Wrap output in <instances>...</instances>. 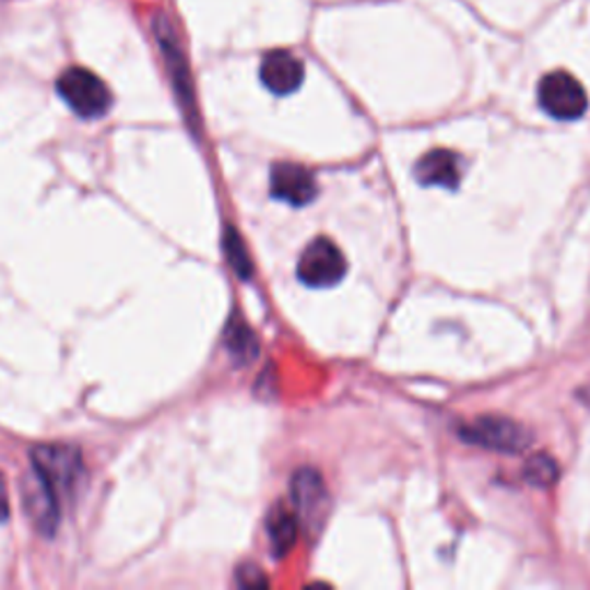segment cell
<instances>
[{
	"label": "cell",
	"instance_id": "obj_12",
	"mask_svg": "<svg viewBox=\"0 0 590 590\" xmlns=\"http://www.w3.org/2000/svg\"><path fill=\"white\" fill-rule=\"evenodd\" d=\"M298 515L291 512L284 503L272 505L268 519H266V531H268V544L270 552L275 558H284L291 554V550L298 542Z\"/></svg>",
	"mask_w": 590,
	"mask_h": 590
},
{
	"label": "cell",
	"instance_id": "obj_8",
	"mask_svg": "<svg viewBox=\"0 0 590 590\" xmlns=\"http://www.w3.org/2000/svg\"><path fill=\"white\" fill-rule=\"evenodd\" d=\"M270 189L272 197L286 201L295 208L307 205L319 194V185H316L314 174L303 164H275L270 174Z\"/></svg>",
	"mask_w": 590,
	"mask_h": 590
},
{
	"label": "cell",
	"instance_id": "obj_9",
	"mask_svg": "<svg viewBox=\"0 0 590 590\" xmlns=\"http://www.w3.org/2000/svg\"><path fill=\"white\" fill-rule=\"evenodd\" d=\"M261 81L270 93L291 95L303 86L305 66L291 51H270L261 60Z\"/></svg>",
	"mask_w": 590,
	"mask_h": 590
},
{
	"label": "cell",
	"instance_id": "obj_13",
	"mask_svg": "<svg viewBox=\"0 0 590 590\" xmlns=\"http://www.w3.org/2000/svg\"><path fill=\"white\" fill-rule=\"evenodd\" d=\"M224 344L238 365H247L259 355V340L243 316H231L224 330Z\"/></svg>",
	"mask_w": 590,
	"mask_h": 590
},
{
	"label": "cell",
	"instance_id": "obj_16",
	"mask_svg": "<svg viewBox=\"0 0 590 590\" xmlns=\"http://www.w3.org/2000/svg\"><path fill=\"white\" fill-rule=\"evenodd\" d=\"M238 583L243 588H266L268 579H266V575H263V570L259 565L247 563V565L238 567Z\"/></svg>",
	"mask_w": 590,
	"mask_h": 590
},
{
	"label": "cell",
	"instance_id": "obj_4",
	"mask_svg": "<svg viewBox=\"0 0 590 590\" xmlns=\"http://www.w3.org/2000/svg\"><path fill=\"white\" fill-rule=\"evenodd\" d=\"M153 28H155V37H157V45H160V51L164 56V66L168 70V76H172V83H174V91L182 104L185 114L192 118V122H197V107H194V91H192V79H189V68H187V60H185V54L180 49V42H178V35L174 31V24L172 19H168L166 14L157 12L155 19H153Z\"/></svg>",
	"mask_w": 590,
	"mask_h": 590
},
{
	"label": "cell",
	"instance_id": "obj_1",
	"mask_svg": "<svg viewBox=\"0 0 590 590\" xmlns=\"http://www.w3.org/2000/svg\"><path fill=\"white\" fill-rule=\"evenodd\" d=\"M58 95L81 118H102L111 107V93L97 74L86 68H70L56 81Z\"/></svg>",
	"mask_w": 590,
	"mask_h": 590
},
{
	"label": "cell",
	"instance_id": "obj_14",
	"mask_svg": "<svg viewBox=\"0 0 590 590\" xmlns=\"http://www.w3.org/2000/svg\"><path fill=\"white\" fill-rule=\"evenodd\" d=\"M224 255L228 259V266L236 270V275L240 280H249L251 272H255V268H251V259H249V251L240 238L238 231L234 226H226L224 231Z\"/></svg>",
	"mask_w": 590,
	"mask_h": 590
},
{
	"label": "cell",
	"instance_id": "obj_2",
	"mask_svg": "<svg viewBox=\"0 0 590 590\" xmlns=\"http://www.w3.org/2000/svg\"><path fill=\"white\" fill-rule=\"evenodd\" d=\"M33 473L60 498L72 494L81 480V452L72 446H37L31 452Z\"/></svg>",
	"mask_w": 590,
	"mask_h": 590
},
{
	"label": "cell",
	"instance_id": "obj_3",
	"mask_svg": "<svg viewBox=\"0 0 590 590\" xmlns=\"http://www.w3.org/2000/svg\"><path fill=\"white\" fill-rule=\"evenodd\" d=\"M461 438L471 442V446H480L496 452H510L517 455L529 448L531 434L526 432L519 423L503 415H482L475 417L473 423L461 427Z\"/></svg>",
	"mask_w": 590,
	"mask_h": 590
},
{
	"label": "cell",
	"instance_id": "obj_7",
	"mask_svg": "<svg viewBox=\"0 0 590 590\" xmlns=\"http://www.w3.org/2000/svg\"><path fill=\"white\" fill-rule=\"evenodd\" d=\"M291 498L295 505V512L303 519V523L314 533L319 531L326 519V505H328V489L323 477L314 469H300L293 475L291 482Z\"/></svg>",
	"mask_w": 590,
	"mask_h": 590
},
{
	"label": "cell",
	"instance_id": "obj_10",
	"mask_svg": "<svg viewBox=\"0 0 590 590\" xmlns=\"http://www.w3.org/2000/svg\"><path fill=\"white\" fill-rule=\"evenodd\" d=\"M58 496L35 473L24 484V508L31 523L42 535H54L58 529Z\"/></svg>",
	"mask_w": 590,
	"mask_h": 590
},
{
	"label": "cell",
	"instance_id": "obj_17",
	"mask_svg": "<svg viewBox=\"0 0 590 590\" xmlns=\"http://www.w3.org/2000/svg\"><path fill=\"white\" fill-rule=\"evenodd\" d=\"M10 517V496H8V484L3 473H0V521H5Z\"/></svg>",
	"mask_w": 590,
	"mask_h": 590
},
{
	"label": "cell",
	"instance_id": "obj_6",
	"mask_svg": "<svg viewBox=\"0 0 590 590\" xmlns=\"http://www.w3.org/2000/svg\"><path fill=\"white\" fill-rule=\"evenodd\" d=\"M346 275V259L342 249L328 238H316L307 245L298 261V278L311 288H330Z\"/></svg>",
	"mask_w": 590,
	"mask_h": 590
},
{
	"label": "cell",
	"instance_id": "obj_15",
	"mask_svg": "<svg viewBox=\"0 0 590 590\" xmlns=\"http://www.w3.org/2000/svg\"><path fill=\"white\" fill-rule=\"evenodd\" d=\"M558 463L546 457V455H535L529 459V463H526L523 469V477L526 482L535 484V487H550V484H554L558 480Z\"/></svg>",
	"mask_w": 590,
	"mask_h": 590
},
{
	"label": "cell",
	"instance_id": "obj_11",
	"mask_svg": "<svg viewBox=\"0 0 590 590\" xmlns=\"http://www.w3.org/2000/svg\"><path fill=\"white\" fill-rule=\"evenodd\" d=\"M461 174H463V166H461L459 155L452 151H446V148L429 151L415 164V178L425 187L457 189L461 182Z\"/></svg>",
	"mask_w": 590,
	"mask_h": 590
},
{
	"label": "cell",
	"instance_id": "obj_5",
	"mask_svg": "<svg viewBox=\"0 0 590 590\" xmlns=\"http://www.w3.org/2000/svg\"><path fill=\"white\" fill-rule=\"evenodd\" d=\"M540 107L556 120H577L588 109V95L570 72L546 74L538 86Z\"/></svg>",
	"mask_w": 590,
	"mask_h": 590
}]
</instances>
